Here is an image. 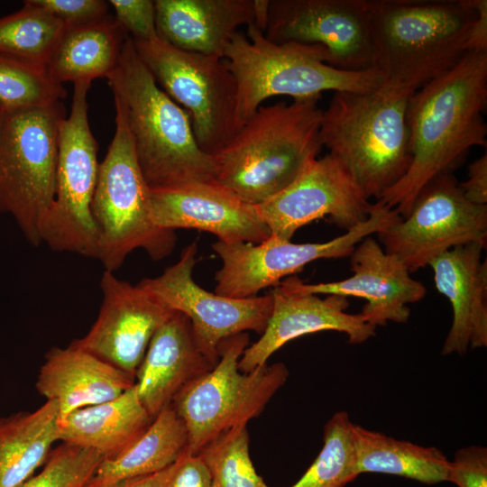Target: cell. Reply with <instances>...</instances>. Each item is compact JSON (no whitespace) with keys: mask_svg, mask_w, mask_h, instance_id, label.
Instances as JSON below:
<instances>
[{"mask_svg":"<svg viewBox=\"0 0 487 487\" xmlns=\"http://www.w3.org/2000/svg\"><path fill=\"white\" fill-rule=\"evenodd\" d=\"M482 243L454 247L428 264L436 289L451 303L453 320L441 354H464L487 346V264Z\"/></svg>","mask_w":487,"mask_h":487,"instance_id":"obj_21","label":"cell"},{"mask_svg":"<svg viewBox=\"0 0 487 487\" xmlns=\"http://www.w3.org/2000/svg\"><path fill=\"white\" fill-rule=\"evenodd\" d=\"M377 234L385 252L414 272L454 247L486 244L487 205L467 200L453 173L441 175L420 191L406 217Z\"/></svg>","mask_w":487,"mask_h":487,"instance_id":"obj_13","label":"cell"},{"mask_svg":"<svg viewBox=\"0 0 487 487\" xmlns=\"http://www.w3.org/2000/svg\"><path fill=\"white\" fill-rule=\"evenodd\" d=\"M115 19L134 41L157 35L155 3L152 0H110Z\"/></svg>","mask_w":487,"mask_h":487,"instance_id":"obj_35","label":"cell"},{"mask_svg":"<svg viewBox=\"0 0 487 487\" xmlns=\"http://www.w3.org/2000/svg\"><path fill=\"white\" fill-rule=\"evenodd\" d=\"M133 41L160 87L189 115L200 149L215 154L240 128L237 85L225 59L179 50L158 35Z\"/></svg>","mask_w":487,"mask_h":487,"instance_id":"obj_10","label":"cell"},{"mask_svg":"<svg viewBox=\"0 0 487 487\" xmlns=\"http://www.w3.org/2000/svg\"><path fill=\"white\" fill-rule=\"evenodd\" d=\"M355 472L380 473L415 480L424 484L447 482L449 460L435 446L396 439L353 425Z\"/></svg>","mask_w":487,"mask_h":487,"instance_id":"obj_29","label":"cell"},{"mask_svg":"<svg viewBox=\"0 0 487 487\" xmlns=\"http://www.w3.org/2000/svg\"><path fill=\"white\" fill-rule=\"evenodd\" d=\"M263 33L276 43L322 45L339 69L372 68L368 0H269Z\"/></svg>","mask_w":487,"mask_h":487,"instance_id":"obj_15","label":"cell"},{"mask_svg":"<svg viewBox=\"0 0 487 487\" xmlns=\"http://www.w3.org/2000/svg\"><path fill=\"white\" fill-rule=\"evenodd\" d=\"M134 385V379L72 345L46 354L36 389L58 405V422L72 412L113 400Z\"/></svg>","mask_w":487,"mask_h":487,"instance_id":"obj_24","label":"cell"},{"mask_svg":"<svg viewBox=\"0 0 487 487\" xmlns=\"http://www.w3.org/2000/svg\"><path fill=\"white\" fill-rule=\"evenodd\" d=\"M477 19L470 36V51H487V1L474 0Z\"/></svg>","mask_w":487,"mask_h":487,"instance_id":"obj_40","label":"cell"},{"mask_svg":"<svg viewBox=\"0 0 487 487\" xmlns=\"http://www.w3.org/2000/svg\"><path fill=\"white\" fill-rule=\"evenodd\" d=\"M58 405L46 402L33 411L0 418V487H19L49 457L58 441Z\"/></svg>","mask_w":487,"mask_h":487,"instance_id":"obj_28","label":"cell"},{"mask_svg":"<svg viewBox=\"0 0 487 487\" xmlns=\"http://www.w3.org/2000/svg\"><path fill=\"white\" fill-rule=\"evenodd\" d=\"M400 219L395 209L376 201L371 203L365 221L327 242L294 244L272 235L259 244L217 241L212 247L222 267L215 275V292L234 299L255 297L281 279L300 272L313 261L350 256L365 237L385 231Z\"/></svg>","mask_w":487,"mask_h":487,"instance_id":"obj_12","label":"cell"},{"mask_svg":"<svg viewBox=\"0 0 487 487\" xmlns=\"http://www.w3.org/2000/svg\"><path fill=\"white\" fill-rule=\"evenodd\" d=\"M174 466L175 463L158 473L124 481L111 487H165Z\"/></svg>","mask_w":487,"mask_h":487,"instance_id":"obj_41","label":"cell"},{"mask_svg":"<svg viewBox=\"0 0 487 487\" xmlns=\"http://www.w3.org/2000/svg\"><path fill=\"white\" fill-rule=\"evenodd\" d=\"M198 455L209 471L212 487H269L250 457L246 425L225 432Z\"/></svg>","mask_w":487,"mask_h":487,"instance_id":"obj_33","label":"cell"},{"mask_svg":"<svg viewBox=\"0 0 487 487\" xmlns=\"http://www.w3.org/2000/svg\"><path fill=\"white\" fill-rule=\"evenodd\" d=\"M248 345L247 332L224 340L215 366L173 400L170 406L187 430L186 454L198 455L225 432L258 417L286 382L283 363L241 372L239 360Z\"/></svg>","mask_w":487,"mask_h":487,"instance_id":"obj_8","label":"cell"},{"mask_svg":"<svg viewBox=\"0 0 487 487\" xmlns=\"http://www.w3.org/2000/svg\"><path fill=\"white\" fill-rule=\"evenodd\" d=\"M224 59L237 85L240 128L264 100L274 96L320 97L325 91L366 92L382 84V77L374 68L359 71L336 69L329 65V53L322 45L276 43L255 24L247 27L246 34L238 31L233 36Z\"/></svg>","mask_w":487,"mask_h":487,"instance_id":"obj_6","label":"cell"},{"mask_svg":"<svg viewBox=\"0 0 487 487\" xmlns=\"http://www.w3.org/2000/svg\"><path fill=\"white\" fill-rule=\"evenodd\" d=\"M185 426L171 406L158 413L145 432L112 458H104L86 487H111L158 473L175 463L187 447Z\"/></svg>","mask_w":487,"mask_h":487,"instance_id":"obj_27","label":"cell"},{"mask_svg":"<svg viewBox=\"0 0 487 487\" xmlns=\"http://www.w3.org/2000/svg\"><path fill=\"white\" fill-rule=\"evenodd\" d=\"M73 84L70 113L60 128L55 196L41 222L39 235L53 251L97 259L99 233L91 203L99 162L98 144L87 116L91 82Z\"/></svg>","mask_w":487,"mask_h":487,"instance_id":"obj_11","label":"cell"},{"mask_svg":"<svg viewBox=\"0 0 487 487\" xmlns=\"http://www.w3.org/2000/svg\"><path fill=\"white\" fill-rule=\"evenodd\" d=\"M60 101L5 112L0 125V213L10 215L33 246L56 189Z\"/></svg>","mask_w":487,"mask_h":487,"instance_id":"obj_9","label":"cell"},{"mask_svg":"<svg viewBox=\"0 0 487 487\" xmlns=\"http://www.w3.org/2000/svg\"><path fill=\"white\" fill-rule=\"evenodd\" d=\"M128 34L108 14L94 22L69 27L47 65L60 84L107 78L117 66Z\"/></svg>","mask_w":487,"mask_h":487,"instance_id":"obj_26","label":"cell"},{"mask_svg":"<svg viewBox=\"0 0 487 487\" xmlns=\"http://www.w3.org/2000/svg\"><path fill=\"white\" fill-rule=\"evenodd\" d=\"M319 96L261 106L215 154V180L251 205L289 187L323 147Z\"/></svg>","mask_w":487,"mask_h":487,"instance_id":"obj_4","label":"cell"},{"mask_svg":"<svg viewBox=\"0 0 487 487\" xmlns=\"http://www.w3.org/2000/svg\"><path fill=\"white\" fill-rule=\"evenodd\" d=\"M157 35L186 51L224 59L242 25L255 23V0H156Z\"/></svg>","mask_w":487,"mask_h":487,"instance_id":"obj_23","label":"cell"},{"mask_svg":"<svg viewBox=\"0 0 487 487\" xmlns=\"http://www.w3.org/2000/svg\"><path fill=\"white\" fill-rule=\"evenodd\" d=\"M370 207L344 166L328 153L255 208L271 235L290 240L300 227L320 218L347 231L368 218Z\"/></svg>","mask_w":487,"mask_h":487,"instance_id":"obj_16","label":"cell"},{"mask_svg":"<svg viewBox=\"0 0 487 487\" xmlns=\"http://www.w3.org/2000/svg\"><path fill=\"white\" fill-rule=\"evenodd\" d=\"M353 275L337 281L305 283L297 276L280 282L303 293L338 295L364 299L362 317L375 327L388 322L404 324L409 320V304L420 301L425 286L410 276L403 262L372 237L362 240L350 255Z\"/></svg>","mask_w":487,"mask_h":487,"instance_id":"obj_18","label":"cell"},{"mask_svg":"<svg viewBox=\"0 0 487 487\" xmlns=\"http://www.w3.org/2000/svg\"><path fill=\"white\" fill-rule=\"evenodd\" d=\"M215 364L199 346L189 319L176 311L152 338L136 372L138 397L154 418Z\"/></svg>","mask_w":487,"mask_h":487,"instance_id":"obj_22","label":"cell"},{"mask_svg":"<svg viewBox=\"0 0 487 487\" xmlns=\"http://www.w3.org/2000/svg\"><path fill=\"white\" fill-rule=\"evenodd\" d=\"M65 96L63 85L47 68L0 54V106L5 112L47 106Z\"/></svg>","mask_w":487,"mask_h":487,"instance_id":"obj_32","label":"cell"},{"mask_svg":"<svg viewBox=\"0 0 487 487\" xmlns=\"http://www.w3.org/2000/svg\"><path fill=\"white\" fill-rule=\"evenodd\" d=\"M67 26L32 0L17 12L0 17V54L45 67Z\"/></svg>","mask_w":487,"mask_h":487,"instance_id":"obj_30","label":"cell"},{"mask_svg":"<svg viewBox=\"0 0 487 487\" xmlns=\"http://www.w3.org/2000/svg\"><path fill=\"white\" fill-rule=\"evenodd\" d=\"M467 200L475 205L487 204V153L473 161L468 168V179L459 183Z\"/></svg>","mask_w":487,"mask_h":487,"instance_id":"obj_39","label":"cell"},{"mask_svg":"<svg viewBox=\"0 0 487 487\" xmlns=\"http://www.w3.org/2000/svg\"><path fill=\"white\" fill-rule=\"evenodd\" d=\"M487 51L468 52L453 69L409 98L412 160L405 175L376 200L404 218L425 186L453 173L474 146H486Z\"/></svg>","mask_w":487,"mask_h":487,"instance_id":"obj_1","label":"cell"},{"mask_svg":"<svg viewBox=\"0 0 487 487\" xmlns=\"http://www.w3.org/2000/svg\"><path fill=\"white\" fill-rule=\"evenodd\" d=\"M353 425L346 411L335 412L325 424L323 446L305 473L290 487H345L355 472Z\"/></svg>","mask_w":487,"mask_h":487,"instance_id":"obj_31","label":"cell"},{"mask_svg":"<svg viewBox=\"0 0 487 487\" xmlns=\"http://www.w3.org/2000/svg\"><path fill=\"white\" fill-rule=\"evenodd\" d=\"M106 78L152 190L215 180L214 159L198 146L189 115L157 84L131 36L126 37L117 66Z\"/></svg>","mask_w":487,"mask_h":487,"instance_id":"obj_3","label":"cell"},{"mask_svg":"<svg viewBox=\"0 0 487 487\" xmlns=\"http://www.w3.org/2000/svg\"><path fill=\"white\" fill-rule=\"evenodd\" d=\"M410 96L380 87L366 92L336 91L322 110V145L368 200H378L409 168L407 108Z\"/></svg>","mask_w":487,"mask_h":487,"instance_id":"obj_5","label":"cell"},{"mask_svg":"<svg viewBox=\"0 0 487 487\" xmlns=\"http://www.w3.org/2000/svg\"><path fill=\"white\" fill-rule=\"evenodd\" d=\"M151 206L153 222L166 230L206 231L225 244H259L271 235L255 206L216 180L172 189H151Z\"/></svg>","mask_w":487,"mask_h":487,"instance_id":"obj_20","label":"cell"},{"mask_svg":"<svg viewBox=\"0 0 487 487\" xmlns=\"http://www.w3.org/2000/svg\"><path fill=\"white\" fill-rule=\"evenodd\" d=\"M5 114V110H4L3 107L0 106V125H1L2 121H3V119H4Z\"/></svg>","mask_w":487,"mask_h":487,"instance_id":"obj_42","label":"cell"},{"mask_svg":"<svg viewBox=\"0 0 487 487\" xmlns=\"http://www.w3.org/2000/svg\"><path fill=\"white\" fill-rule=\"evenodd\" d=\"M380 88L412 95L470 51L474 0H368Z\"/></svg>","mask_w":487,"mask_h":487,"instance_id":"obj_2","label":"cell"},{"mask_svg":"<svg viewBox=\"0 0 487 487\" xmlns=\"http://www.w3.org/2000/svg\"><path fill=\"white\" fill-rule=\"evenodd\" d=\"M153 418L133 385L113 400L78 409L59 421L58 441L112 458L138 439Z\"/></svg>","mask_w":487,"mask_h":487,"instance_id":"obj_25","label":"cell"},{"mask_svg":"<svg viewBox=\"0 0 487 487\" xmlns=\"http://www.w3.org/2000/svg\"><path fill=\"white\" fill-rule=\"evenodd\" d=\"M102 304L88 332L70 345L122 370L133 379L158 329L176 312L141 286L103 272Z\"/></svg>","mask_w":487,"mask_h":487,"instance_id":"obj_17","label":"cell"},{"mask_svg":"<svg viewBox=\"0 0 487 487\" xmlns=\"http://www.w3.org/2000/svg\"><path fill=\"white\" fill-rule=\"evenodd\" d=\"M165 487H212L210 473L202 457L183 452L175 462Z\"/></svg>","mask_w":487,"mask_h":487,"instance_id":"obj_38","label":"cell"},{"mask_svg":"<svg viewBox=\"0 0 487 487\" xmlns=\"http://www.w3.org/2000/svg\"><path fill=\"white\" fill-rule=\"evenodd\" d=\"M272 310L261 337L248 345L241 356L238 368L249 372L266 364L267 360L288 342L321 331H336L346 335L351 345L362 344L373 337L376 327L360 314H350L346 297L295 291L278 284L271 291Z\"/></svg>","mask_w":487,"mask_h":487,"instance_id":"obj_19","label":"cell"},{"mask_svg":"<svg viewBox=\"0 0 487 487\" xmlns=\"http://www.w3.org/2000/svg\"><path fill=\"white\" fill-rule=\"evenodd\" d=\"M197 252L193 242L183 249L176 263L139 284L189 319L199 346L216 363L219 346L226 338L246 331L263 333L272 310V298L268 294L234 299L205 290L193 280Z\"/></svg>","mask_w":487,"mask_h":487,"instance_id":"obj_14","label":"cell"},{"mask_svg":"<svg viewBox=\"0 0 487 487\" xmlns=\"http://www.w3.org/2000/svg\"><path fill=\"white\" fill-rule=\"evenodd\" d=\"M115 107V131L99 163L91 203L99 233L97 259L113 272L137 248L153 260H161L173 251L176 242L174 231L153 222L151 188L138 165L124 114L118 106Z\"/></svg>","mask_w":487,"mask_h":487,"instance_id":"obj_7","label":"cell"},{"mask_svg":"<svg viewBox=\"0 0 487 487\" xmlns=\"http://www.w3.org/2000/svg\"><path fill=\"white\" fill-rule=\"evenodd\" d=\"M103 459L94 450L61 443L41 471L19 487H86Z\"/></svg>","mask_w":487,"mask_h":487,"instance_id":"obj_34","label":"cell"},{"mask_svg":"<svg viewBox=\"0 0 487 487\" xmlns=\"http://www.w3.org/2000/svg\"><path fill=\"white\" fill-rule=\"evenodd\" d=\"M60 19L67 28L86 24L107 15L108 2L103 0H32Z\"/></svg>","mask_w":487,"mask_h":487,"instance_id":"obj_37","label":"cell"},{"mask_svg":"<svg viewBox=\"0 0 487 487\" xmlns=\"http://www.w3.org/2000/svg\"><path fill=\"white\" fill-rule=\"evenodd\" d=\"M447 482L458 487H487V448L470 446L458 449L449 462Z\"/></svg>","mask_w":487,"mask_h":487,"instance_id":"obj_36","label":"cell"}]
</instances>
